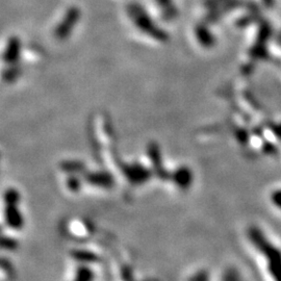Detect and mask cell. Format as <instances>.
<instances>
[{
  "instance_id": "6da1fadb",
  "label": "cell",
  "mask_w": 281,
  "mask_h": 281,
  "mask_svg": "<svg viewBox=\"0 0 281 281\" xmlns=\"http://www.w3.org/2000/svg\"><path fill=\"white\" fill-rule=\"evenodd\" d=\"M123 172L127 177V179L129 180V183H133L135 185H142L146 183L149 179L150 175H151L148 169L144 168L143 166H140L139 164L124 166Z\"/></svg>"
},
{
  "instance_id": "7a4b0ae2",
  "label": "cell",
  "mask_w": 281,
  "mask_h": 281,
  "mask_svg": "<svg viewBox=\"0 0 281 281\" xmlns=\"http://www.w3.org/2000/svg\"><path fill=\"white\" fill-rule=\"evenodd\" d=\"M4 219L6 224L14 229H20L24 225V218L17 205H6L4 210Z\"/></svg>"
},
{
  "instance_id": "3957f363",
  "label": "cell",
  "mask_w": 281,
  "mask_h": 281,
  "mask_svg": "<svg viewBox=\"0 0 281 281\" xmlns=\"http://www.w3.org/2000/svg\"><path fill=\"white\" fill-rule=\"evenodd\" d=\"M86 179L88 180L89 184L97 187H109L113 186V177L105 172H95L90 173Z\"/></svg>"
},
{
  "instance_id": "277c9868",
  "label": "cell",
  "mask_w": 281,
  "mask_h": 281,
  "mask_svg": "<svg viewBox=\"0 0 281 281\" xmlns=\"http://www.w3.org/2000/svg\"><path fill=\"white\" fill-rule=\"evenodd\" d=\"M72 254L74 258H76L77 260H79V262H83V263H93L98 259L97 255H95L92 252H90V251H85V250L74 251Z\"/></svg>"
},
{
  "instance_id": "5b68a950",
  "label": "cell",
  "mask_w": 281,
  "mask_h": 281,
  "mask_svg": "<svg viewBox=\"0 0 281 281\" xmlns=\"http://www.w3.org/2000/svg\"><path fill=\"white\" fill-rule=\"evenodd\" d=\"M5 205H18L20 201V194L16 188H9L4 194Z\"/></svg>"
},
{
  "instance_id": "8992f818",
  "label": "cell",
  "mask_w": 281,
  "mask_h": 281,
  "mask_svg": "<svg viewBox=\"0 0 281 281\" xmlns=\"http://www.w3.org/2000/svg\"><path fill=\"white\" fill-rule=\"evenodd\" d=\"M94 278L93 271L85 266L79 267L76 272V279L78 280H91Z\"/></svg>"
},
{
  "instance_id": "52a82bcc",
  "label": "cell",
  "mask_w": 281,
  "mask_h": 281,
  "mask_svg": "<svg viewBox=\"0 0 281 281\" xmlns=\"http://www.w3.org/2000/svg\"><path fill=\"white\" fill-rule=\"evenodd\" d=\"M62 168L64 170H67V171L75 172V171H80V170H83L84 166L83 164L76 163V162H66L62 165Z\"/></svg>"
},
{
  "instance_id": "ba28073f",
  "label": "cell",
  "mask_w": 281,
  "mask_h": 281,
  "mask_svg": "<svg viewBox=\"0 0 281 281\" xmlns=\"http://www.w3.org/2000/svg\"><path fill=\"white\" fill-rule=\"evenodd\" d=\"M68 187L69 188L73 190V192H76V190H78V188L80 187V182L78 180L77 177L75 176H71L69 179H68Z\"/></svg>"
}]
</instances>
